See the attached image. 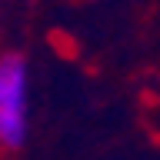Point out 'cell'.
Returning <instances> with one entry per match:
<instances>
[{"mask_svg": "<svg viewBox=\"0 0 160 160\" xmlns=\"http://www.w3.org/2000/svg\"><path fill=\"white\" fill-rule=\"evenodd\" d=\"M30 140V63L17 50H0V150L17 153Z\"/></svg>", "mask_w": 160, "mask_h": 160, "instance_id": "obj_1", "label": "cell"}, {"mask_svg": "<svg viewBox=\"0 0 160 160\" xmlns=\"http://www.w3.org/2000/svg\"><path fill=\"white\" fill-rule=\"evenodd\" d=\"M0 20H3V0H0Z\"/></svg>", "mask_w": 160, "mask_h": 160, "instance_id": "obj_2", "label": "cell"}]
</instances>
